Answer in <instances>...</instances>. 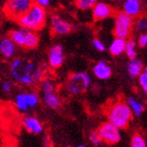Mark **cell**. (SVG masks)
Segmentation results:
<instances>
[{
	"label": "cell",
	"instance_id": "6da1fadb",
	"mask_svg": "<svg viewBox=\"0 0 147 147\" xmlns=\"http://www.w3.org/2000/svg\"><path fill=\"white\" fill-rule=\"evenodd\" d=\"M11 76L22 84L32 85L42 79L43 74L41 68L34 62L15 59L11 63Z\"/></svg>",
	"mask_w": 147,
	"mask_h": 147
},
{
	"label": "cell",
	"instance_id": "7a4b0ae2",
	"mask_svg": "<svg viewBox=\"0 0 147 147\" xmlns=\"http://www.w3.org/2000/svg\"><path fill=\"white\" fill-rule=\"evenodd\" d=\"M107 119L108 122L119 129H124L129 125L131 121L132 113L126 102L118 101L108 108Z\"/></svg>",
	"mask_w": 147,
	"mask_h": 147
},
{
	"label": "cell",
	"instance_id": "3957f363",
	"mask_svg": "<svg viewBox=\"0 0 147 147\" xmlns=\"http://www.w3.org/2000/svg\"><path fill=\"white\" fill-rule=\"evenodd\" d=\"M46 19V13L44 7L34 3L31 9L18 19V23L22 28H30L33 31H39L44 26Z\"/></svg>",
	"mask_w": 147,
	"mask_h": 147
},
{
	"label": "cell",
	"instance_id": "277c9868",
	"mask_svg": "<svg viewBox=\"0 0 147 147\" xmlns=\"http://www.w3.org/2000/svg\"><path fill=\"white\" fill-rule=\"evenodd\" d=\"M9 38L14 41L16 45L23 49H36L39 43V37L35 33V31L30 28H22L18 30H14L9 33Z\"/></svg>",
	"mask_w": 147,
	"mask_h": 147
},
{
	"label": "cell",
	"instance_id": "5b68a950",
	"mask_svg": "<svg viewBox=\"0 0 147 147\" xmlns=\"http://www.w3.org/2000/svg\"><path fill=\"white\" fill-rule=\"evenodd\" d=\"M34 3L35 0H7L3 11L9 19L18 20L31 9Z\"/></svg>",
	"mask_w": 147,
	"mask_h": 147
},
{
	"label": "cell",
	"instance_id": "8992f818",
	"mask_svg": "<svg viewBox=\"0 0 147 147\" xmlns=\"http://www.w3.org/2000/svg\"><path fill=\"white\" fill-rule=\"evenodd\" d=\"M132 28H134V18L132 17L125 14L124 12L119 13L116 16L115 28H113V33L116 37L127 39L131 34Z\"/></svg>",
	"mask_w": 147,
	"mask_h": 147
},
{
	"label": "cell",
	"instance_id": "52a82bcc",
	"mask_svg": "<svg viewBox=\"0 0 147 147\" xmlns=\"http://www.w3.org/2000/svg\"><path fill=\"white\" fill-rule=\"evenodd\" d=\"M97 134L99 135L102 142L106 144L115 145L119 143L121 140V132L118 127L113 125L110 122L103 123L100 125V127L97 130Z\"/></svg>",
	"mask_w": 147,
	"mask_h": 147
},
{
	"label": "cell",
	"instance_id": "ba28073f",
	"mask_svg": "<svg viewBox=\"0 0 147 147\" xmlns=\"http://www.w3.org/2000/svg\"><path fill=\"white\" fill-rule=\"evenodd\" d=\"M92 17L94 20L98 21V20H103L106 19L110 16H113V9L110 5H108L107 3L104 2H97L92 5Z\"/></svg>",
	"mask_w": 147,
	"mask_h": 147
},
{
	"label": "cell",
	"instance_id": "9c48e42d",
	"mask_svg": "<svg viewBox=\"0 0 147 147\" xmlns=\"http://www.w3.org/2000/svg\"><path fill=\"white\" fill-rule=\"evenodd\" d=\"M64 61V53L61 45L53 46L49 53V62L53 68H58L63 64Z\"/></svg>",
	"mask_w": 147,
	"mask_h": 147
},
{
	"label": "cell",
	"instance_id": "30bf717a",
	"mask_svg": "<svg viewBox=\"0 0 147 147\" xmlns=\"http://www.w3.org/2000/svg\"><path fill=\"white\" fill-rule=\"evenodd\" d=\"M123 12L132 18H138L143 13L141 0H126L123 4Z\"/></svg>",
	"mask_w": 147,
	"mask_h": 147
},
{
	"label": "cell",
	"instance_id": "8fae6325",
	"mask_svg": "<svg viewBox=\"0 0 147 147\" xmlns=\"http://www.w3.org/2000/svg\"><path fill=\"white\" fill-rule=\"evenodd\" d=\"M71 31V25L61 17L55 15L52 17V32L55 35H66Z\"/></svg>",
	"mask_w": 147,
	"mask_h": 147
},
{
	"label": "cell",
	"instance_id": "7c38bea8",
	"mask_svg": "<svg viewBox=\"0 0 147 147\" xmlns=\"http://www.w3.org/2000/svg\"><path fill=\"white\" fill-rule=\"evenodd\" d=\"M69 82L76 84L81 92L82 90H85L90 86L92 84V79L89 75L85 73H77V74H73L71 77H69Z\"/></svg>",
	"mask_w": 147,
	"mask_h": 147
},
{
	"label": "cell",
	"instance_id": "4fadbf2b",
	"mask_svg": "<svg viewBox=\"0 0 147 147\" xmlns=\"http://www.w3.org/2000/svg\"><path fill=\"white\" fill-rule=\"evenodd\" d=\"M23 126L28 132L34 135H40L43 131L42 123L35 117H25L23 119Z\"/></svg>",
	"mask_w": 147,
	"mask_h": 147
},
{
	"label": "cell",
	"instance_id": "5bb4252c",
	"mask_svg": "<svg viewBox=\"0 0 147 147\" xmlns=\"http://www.w3.org/2000/svg\"><path fill=\"white\" fill-rule=\"evenodd\" d=\"M92 73L98 79L107 80L111 76V68L105 61H99L92 68Z\"/></svg>",
	"mask_w": 147,
	"mask_h": 147
},
{
	"label": "cell",
	"instance_id": "9a60e30c",
	"mask_svg": "<svg viewBox=\"0 0 147 147\" xmlns=\"http://www.w3.org/2000/svg\"><path fill=\"white\" fill-rule=\"evenodd\" d=\"M16 52V44L11 38L0 40V53L5 58H13Z\"/></svg>",
	"mask_w": 147,
	"mask_h": 147
},
{
	"label": "cell",
	"instance_id": "2e32d148",
	"mask_svg": "<svg viewBox=\"0 0 147 147\" xmlns=\"http://www.w3.org/2000/svg\"><path fill=\"white\" fill-rule=\"evenodd\" d=\"M43 102L44 104L51 109H57L61 104L60 98L55 92H44L43 94Z\"/></svg>",
	"mask_w": 147,
	"mask_h": 147
},
{
	"label": "cell",
	"instance_id": "e0dca14e",
	"mask_svg": "<svg viewBox=\"0 0 147 147\" xmlns=\"http://www.w3.org/2000/svg\"><path fill=\"white\" fill-rule=\"evenodd\" d=\"M125 43H126V39L116 37V38L113 39V42H111V44L109 45V53L113 56L121 55L122 53H124Z\"/></svg>",
	"mask_w": 147,
	"mask_h": 147
},
{
	"label": "cell",
	"instance_id": "ac0fdd59",
	"mask_svg": "<svg viewBox=\"0 0 147 147\" xmlns=\"http://www.w3.org/2000/svg\"><path fill=\"white\" fill-rule=\"evenodd\" d=\"M127 69H128L129 76L131 77V78H137L140 75V73L144 69V65H143L141 60L135 58L128 62Z\"/></svg>",
	"mask_w": 147,
	"mask_h": 147
},
{
	"label": "cell",
	"instance_id": "d6986e66",
	"mask_svg": "<svg viewBox=\"0 0 147 147\" xmlns=\"http://www.w3.org/2000/svg\"><path fill=\"white\" fill-rule=\"evenodd\" d=\"M126 103H127V105H128L130 110H131L132 115H136V116L139 117V116H141L142 113H143V111L145 110L144 105L135 98H128L127 101H126Z\"/></svg>",
	"mask_w": 147,
	"mask_h": 147
},
{
	"label": "cell",
	"instance_id": "ffe728a7",
	"mask_svg": "<svg viewBox=\"0 0 147 147\" xmlns=\"http://www.w3.org/2000/svg\"><path fill=\"white\" fill-rule=\"evenodd\" d=\"M15 106L16 108L21 111V113H24L28 109V98H26V92H21V94H18L16 96L15 99Z\"/></svg>",
	"mask_w": 147,
	"mask_h": 147
},
{
	"label": "cell",
	"instance_id": "44dd1931",
	"mask_svg": "<svg viewBox=\"0 0 147 147\" xmlns=\"http://www.w3.org/2000/svg\"><path fill=\"white\" fill-rule=\"evenodd\" d=\"M136 46H137V42H136L135 40L129 39L128 41H126L124 53H126V56L128 57L129 60H132V59L137 58V52H136Z\"/></svg>",
	"mask_w": 147,
	"mask_h": 147
},
{
	"label": "cell",
	"instance_id": "7402d4cb",
	"mask_svg": "<svg viewBox=\"0 0 147 147\" xmlns=\"http://www.w3.org/2000/svg\"><path fill=\"white\" fill-rule=\"evenodd\" d=\"M132 147H146V141L140 134H135L131 139Z\"/></svg>",
	"mask_w": 147,
	"mask_h": 147
},
{
	"label": "cell",
	"instance_id": "603a6c76",
	"mask_svg": "<svg viewBox=\"0 0 147 147\" xmlns=\"http://www.w3.org/2000/svg\"><path fill=\"white\" fill-rule=\"evenodd\" d=\"M26 98H28V105L30 108L36 107L39 103V97L35 92H26Z\"/></svg>",
	"mask_w": 147,
	"mask_h": 147
},
{
	"label": "cell",
	"instance_id": "cb8c5ba5",
	"mask_svg": "<svg viewBox=\"0 0 147 147\" xmlns=\"http://www.w3.org/2000/svg\"><path fill=\"white\" fill-rule=\"evenodd\" d=\"M41 89H42L43 94H44V92H55L56 85H55V83L53 82L52 80L45 79L44 81H42V84H41Z\"/></svg>",
	"mask_w": 147,
	"mask_h": 147
},
{
	"label": "cell",
	"instance_id": "d4e9b609",
	"mask_svg": "<svg viewBox=\"0 0 147 147\" xmlns=\"http://www.w3.org/2000/svg\"><path fill=\"white\" fill-rule=\"evenodd\" d=\"M97 1L98 0H77V6L80 9H92Z\"/></svg>",
	"mask_w": 147,
	"mask_h": 147
},
{
	"label": "cell",
	"instance_id": "484cf974",
	"mask_svg": "<svg viewBox=\"0 0 147 147\" xmlns=\"http://www.w3.org/2000/svg\"><path fill=\"white\" fill-rule=\"evenodd\" d=\"M138 77H139V82H140V85H141L143 92L146 94L147 92V71H146V68L143 69Z\"/></svg>",
	"mask_w": 147,
	"mask_h": 147
},
{
	"label": "cell",
	"instance_id": "4316f807",
	"mask_svg": "<svg viewBox=\"0 0 147 147\" xmlns=\"http://www.w3.org/2000/svg\"><path fill=\"white\" fill-rule=\"evenodd\" d=\"M138 21L136 22V28L138 31H145L147 28V21H146V18L145 17H138Z\"/></svg>",
	"mask_w": 147,
	"mask_h": 147
},
{
	"label": "cell",
	"instance_id": "83f0119b",
	"mask_svg": "<svg viewBox=\"0 0 147 147\" xmlns=\"http://www.w3.org/2000/svg\"><path fill=\"white\" fill-rule=\"evenodd\" d=\"M89 140H90V142H92L95 146H100L102 143L101 139H100L99 135L97 134V131H92L89 134Z\"/></svg>",
	"mask_w": 147,
	"mask_h": 147
},
{
	"label": "cell",
	"instance_id": "f1b7e54d",
	"mask_svg": "<svg viewBox=\"0 0 147 147\" xmlns=\"http://www.w3.org/2000/svg\"><path fill=\"white\" fill-rule=\"evenodd\" d=\"M92 45H94V47H95L98 52H104L105 51V45L103 44V42L100 41L99 39L94 40V41H92Z\"/></svg>",
	"mask_w": 147,
	"mask_h": 147
},
{
	"label": "cell",
	"instance_id": "f546056e",
	"mask_svg": "<svg viewBox=\"0 0 147 147\" xmlns=\"http://www.w3.org/2000/svg\"><path fill=\"white\" fill-rule=\"evenodd\" d=\"M67 88H68V92H71V94H73V95H77V94H79V92H81V89H80L76 84H74V83H71V82H69Z\"/></svg>",
	"mask_w": 147,
	"mask_h": 147
},
{
	"label": "cell",
	"instance_id": "4dcf8cb0",
	"mask_svg": "<svg viewBox=\"0 0 147 147\" xmlns=\"http://www.w3.org/2000/svg\"><path fill=\"white\" fill-rule=\"evenodd\" d=\"M138 44H139V46H141V47H146V45H147L146 33L140 35V37H139V39H138Z\"/></svg>",
	"mask_w": 147,
	"mask_h": 147
},
{
	"label": "cell",
	"instance_id": "1f68e13d",
	"mask_svg": "<svg viewBox=\"0 0 147 147\" xmlns=\"http://www.w3.org/2000/svg\"><path fill=\"white\" fill-rule=\"evenodd\" d=\"M2 90L5 92V94H9L11 90H12V84L9 82H4L2 84Z\"/></svg>",
	"mask_w": 147,
	"mask_h": 147
},
{
	"label": "cell",
	"instance_id": "d6a6232c",
	"mask_svg": "<svg viewBox=\"0 0 147 147\" xmlns=\"http://www.w3.org/2000/svg\"><path fill=\"white\" fill-rule=\"evenodd\" d=\"M49 0H35V3L38 4V5L42 6V7H45V6L49 5Z\"/></svg>",
	"mask_w": 147,
	"mask_h": 147
},
{
	"label": "cell",
	"instance_id": "836d02e7",
	"mask_svg": "<svg viewBox=\"0 0 147 147\" xmlns=\"http://www.w3.org/2000/svg\"><path fill=\"white\" fill-rule=\"evenodd\" d=\"M4 144V137H3V134L0 131V146H3Z\"/></svg>",
	"mask_w": 147,
	"mask_h": 147
},
{
	"label": "cell",
	"instance_id": "e575fe53",
	"mask_svg": "<svg viewBox=\"0 0 147 147\" xmlns=\"http://www.w3.org/2000/svg\"><path fill=\"white\" fill-rule=\"evenodd\" d=\"M0 115H1V106H0Z\"/></svg>",
	"mask_w": 147,
	"mask_h": 147
},
{
	"label": "cell",
	"instance_id": "d590c367",
	"mask_svg": "<svg viewBox=\"0 0 147 147\" xmlns=\"http://www.w3.org/2000/svg\"><path fill=\"white\" fill-rule=\"evenodd\" d=\"M116 1H120V0H116Z\"/></svg>",
	"mask_w": 147,
	"mask_h": 147
}]
</instances>
